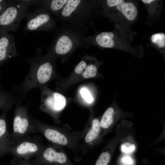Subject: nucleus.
<instances>
[{
    "instance_id": "25",
    "label": "nucleus",
    "mask_w": 165,
    "mask_h": 165,
    "mask_svg": "<svg viewBox=\"0 0 165 165\" xmlns=\"http://www.w3.org/2000/svg\"><path fill=\"white\" fill-rule=\"evenodd\" d=\"M10 2V0H0V15L7 7Z\"/></svg>"
},
{
    "instance_id": "2",
    "label": "nucleus",
    "mask_w": 165,
    "mask_h": 165,
    "mask_svg": "<svg viewBox=\"0 0 165 165\" xmlns=\"http://www.w3.org/2000/svg\"><path fill=\"white\" fill-rule=\"evenodd\" d=\"M87 28L65 25L60 28L49 47L48 56H65L78 48H89L85 35Z\"/></svg>"
},
{
    "instance_id": "22",
    "label": "nucleus",
    "mask_w": 165,
    "mask_h": 165,
    "mask_svg": "<svg viewBox=\"0 0 165 165\" xmlns=\"http://www.w3.org/2000/svg\"><path fill=\"white\" fill-rule=\"evenodd\" d=\"M11 163L13 165H34L29 161L14 156L11 160Z\"/></svg>"
},
{
    "instance_id": "15",
    "label": "nucleus",
    "mask_w": 165,
    "mask_h": 165,
    "mask_svg": "<svg viewBox=\"0 0 165 165\" xmlns=\"http://www.w3.org/2000/svg\"><path fill=\"white\" fill-rule=\"evenodd\" d=\"M100 121L97 119H94L91 126L84 138V143L86 145H90L97 138L100 132Z\"/></svg>"
},
{
    "instance_id": "19",
    "label": "nucleus",
    "mask_w": 165,
    "mask_h": 165,
    "mask_svg": "<svg viewBox=\"0 0 165 165\" xmlns=\"http://www.w3.org/2000/svg\"><path fill=\"white\" fill-rule=\"evenodd\" d=\"M111 155L108 152L102 153L97 160L94 165H108Z\"/></svg>"
},
{
    "instance_id": "14",
    "label": "nucleus",
    "mask_w": 165,
    "mask_h": 165,
    "mask_svg": "<svg viewBox=\"0 0 165 165\" xmlns=\"http://www.w3.org/2000/svg\"><path fill=\"white\" fill-rule=\"evenodd\" d=\"M68 0H40V5L52 15L57 17L66 5Z\"/></svg>"
},
{
    "instance_id": "12",
    "label": "nucleus",
    "mask_w": 165,
    "mask_h": 165,
    "mask_svg": "<svg viewBox=\"0 0 165 165\" xmlns=\"http://www.w3.org/2000/svg\"><path fill=\"white\" fill-rule=\"evenodd\" d=\"M7 110L4 109L0 117V157L9 153L12 146L11 134L8 131L6 118Z\"/></svg>"
},
{
    "instance_id": "23",
    "label": "nucleus",
    "mask_w": 165,
    "mask_h": 165,
    "mask_svg": "<svg viewBox=\"0 0 165 165\" xmlns=\"http://www.w3.org/2000/svg\"><path fill=\"white\" fill-rule=\"evenodd\" d=\"M87 63L85 59L81 60L75 67L74 70L75 72L78 74L82 73L87 66Z\"/></svg>"
},
{
    "instance_id": "26",
    "label": "nucleus",
    "mask_w": 165,
    "mask_h": 165,
    "mask_svg": "<svg viewBox=\"0 0 165 165\" xmlns=\"http://www.w3.org/2000/svg\"><path fill=\"white\" fill-rule=\"evenodd\" d=\"M122 161L125 165H132L133 161L132 158L129 156H124L122 158Z\"/></svg>"
},
{
    "instance_id": "18",
    "label": "nucleus",
    "mask_w": 165,
    "mask_h": 165,
    "mask_svg": "<svg viewBox=\"0 0 165 165\" xmlns=\"http://www.w3.org/2000/svg\"><path fill=\"white\" fill-rule=\"evenodd\" d=\"M97 67L95 63H90L87 65L82 72V76L86 79H88L95 77L97 74Z\"/></svg>"
},
{
    "instance_id": "6",
    "label": "nucleus",
    "mask_w": 165,
    "mask_h": 165,
    "mask_svg": "<svg viewBox=\"0 0 165 165\" xmlns=\"http://www.w3.org/2000/svg\"><path fill=\"white\" fill-rule=\"evenodd\" d=\"M44 147L40 136H29L13 145L9 153L14 157L29 161Z\"/></svg>"
},
{
    "instance_id": "8",
    "label": "nucleus",
    "mask_w": 165,
    "mask_h": 165,
    "mask_svg": "<svg viewBox=\"0 0 165 165\" xmlns=\"http://www.w3.org/2000/svg\"><path fill=\"white\" fill-rule=\"evenodd\" d=\"M31 162L34 165H75L64 152L55 146H45Z\"/></svg>"
},
{
    "instance_id": "7",
    "label": "nucleus",
    "mask_w": 165,
    "mask_h": 165,
    "mask_svg": "<svg viewBox=\"0 0 165 165\" xmlns=\"http://www.w3.org/2000/svg\"><path fill=\"white\" fill-rule=\"evenodd\" d=\"M36 132L29 118L26 108L18 107L16 110L13 131L11 134L12 145Z\"/></svg>"
},
{
    "instance_id": "11",
    "label": "nucleus",
    "mask_w": 165,
    "mask_h": 165,
    "mask_svg": "<svg viewBox=\"0 0 165 165\" xmlns=\"http://www.w3.org/2000/svg\"><path fill=\"white\" fill-rule=\"evenodd\" d=\"M86 41L89 47L94 46L101 48H112L116 46V36L112 31L97 32L86 36Z\"/></svg>"
},
{
    "instance_id": "16",
    "label": "nucleus",
    "mask_w": 165,
    "mask_h": 165,
    "mask_svg": "<svg viewBox=\"0 0 165 165\" xmlns=\"http://www.w3.org/2000/svg\"><path fill=\"white\" fill-rule=\"evenodd\" d=\"M115 111L112 107L108 108L103 114L100 122L101 127L104 129L108 128L112 124Z\"/></svg>"
},
{
    "instance_id": "21",
    "label": "nucleus",
    "mask_w": 165,
    "mask_h": 165,
    "mask_svg": "<svg viewBox=\"0 0 165 165\" xmlns=\"http://www.w3.org/2000/svg\"><path fill=\"white\" fill-rule=\"evenodd\" d=\"M80 94L83 98L88 103H91L94 98L89 91L86 88H82L80 91Z\"/></svg>"
},
{
    "instance_id": "13",
    "label": "nucleus",
    "mask_w": 165,
    "mask_h": 165,
    "mask_svg": "<svg viewBox=\"0 0 165 165\" xmlns=\"http://www.w3.org/2000/svg\"><path fill=\"white\" fill-rule=\"evenodd\" d=\"M46 108L53 113H57L62 110L66 104L65 97L61 94L55 92L47 98L45 102Z\"/></svg>"
},
{
    "instance_id": "5",
    "label": "nucleus",
    "mask_w": 165,
    "mask_h": 165,
    "mask_svg": "<svg viewBox=\"0 0 165 165\" xmlns=\"http://www.w3.org/2000/svg\"><path fill=\"white\" fill-rule=\"evenodd\" d=\"M31 121L35 132L41 133L54 145L70 148L73 146L72 139L65 132L63 129L48 125L35 119Z\"/></svg>"
},
{
    "instance_id": "1",
    "label": "nucleus",
    "mask_w": 165,
    "mask_h": 165,
    "mask_svg": "<svg viewBox=\"0 0 165 165\" xmlns=\"http://www.w3.org/2000/svg\"><path fill=\"white\" fill-rule=\"evenodd\" d=\"M97 1L68 0L57 18L64 25L76 28L92 26L98 13Z\"/></svg>"
},
{
    "instance_id": "9",
    "label": "nucleus",
    "mask_w": 165,
    "mask_h": 165,
    "mask_svg": "<svg viewBox=\"0 0 165 165\" xmlns=\"http://www.w3.org/2000/svg\"><path fill=\"white\" fill-rule=\"evenodd\" d=\"M101 6L103 13L116 10L120 12L127 20L133 21L138 15V10L132 2L123 0H107L97 1Z\"/></svg>"
},
{
    "instance_id": "3",
    "label": "nucleus",
    "mask_w": 165,
    "mask_h": 165,
    "mask_svg": "<svg viewBox=\"0 0 165 165\" xmlns=\"http://www.w3.org/2000/svg\"><path fill=\"white\" fill-rule=\"evenodd\" d=\"M36 0H10L5 10L0 15V29L15 31L25 18L29 7L36 5Z\"/></svg>"
},
{
    "instance_id": "4",
    "label": "nucleus",
    "mask_w": 165,
    "mask_h": 165,
    "mask_svg": "<svg viewBox=\"0 0 165 165\" xmlns=\"http://www.w3.org/2000/svg\"><path fill=\"white\" fill-rule=\"evenodd\" d=\"M26 25L24 31H50L56 25V21L52 15L46 9L40 8L32 12H28L25 17Z\"/></svg>"
},
{
    "instance_id": "17",
    "label": "nucleus",
    "mask_w": 165,
    "mask_h": 165,
    "mask_svg": "<svg viewBox=\"0 0 165 165\" xmlns=\"http://www.w3.org/2000/svg\"><path fill=\"white\" fill-rule=\"evenodd\" d=\"M152 42L159 49H163L165 47V35L163 33H156L151 37Z\"/></svg>"
},
{
    "instance_id": "24",
    "label": "nucleus",
    "mask_w": 165,
    "mask_h": 165,
    "mask_svg": "<svg viewBox=\"0 0 165 165\" xmlns=\"http://www.w3.org/2000/svg\"><path fill=\"white\" fill-rule=\"evenodd\" d=\"M5 94L0 93V109L2 108L9 109L10 107L9 104Z\"/></svg>"
},
{
    "instance_id": "27",
    "label": "nucleus",
    "mask_w": 165,
    "mask_h": 165,
    "mask_svg": "<svg viewBox=\"0 0 165 165\" xmlns=\"http://www.w3.org/2000/svg\"><path fill=\"white\" fill-rule=\"evenodd\" d=\"M141 1L145 4H149L154 2L155 1L153 0H142Z\"/></svg>"
},
{
    "instance_id": "10",
    "label": "nucleus",
    "mask_w": 165,
    "mask_h": 165,
    "mask_svg": "<svg viewBox=\"0 0 165 165\" xmlns=\"http://www.w3.org/2000/svg\"><path fill=\"white\" fill-rule=\"evenodd\" d=\"M18 55L14 36L0 29V65L8 59Z\"/></svg>"
},
{
    "instance_id": "20",
    "label": "nucleus",
    "mask_w": 165,
    "mask_h": 165,
    "mask_svg": "<svg viewBox=\"0 0 165 165\" xmlns=\"http://www.w3.org/2000/svg\"><path fill=\"white\" fill-rule=\"evenodd\" d=\"M122 151L126 154H130L134 151L136 149L135 145L126 142L123 143L121 146Z\"/></svg>"
}]
</instances>
